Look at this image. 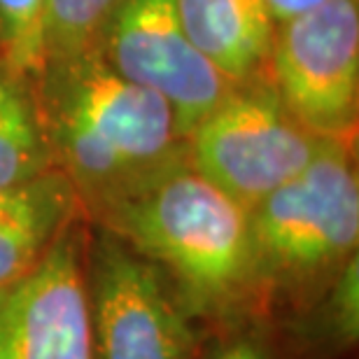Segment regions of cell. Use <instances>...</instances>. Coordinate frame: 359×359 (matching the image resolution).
<instances>
[{"label": "cell", "mask_w": 359, "mask_h": 359, "mask_svg": "<svg viewBox=\"0 0 359 359\" xmlns=\"http://www.w3.org/2000/svg\"><path fill=\"white\" fill-rule=\"evenodd\" d=\"M196 359H322L299 346L285 325L269 313L203 327Z\"/></svg>", "instance_id": "obj_13"}, {"label": "cell", "mask_w": 359, "mask_h": 359, "mask_svg": "<svg viewBox=\"0 0 359 359\" xmlns=\"http://www.w3.org/2000/svg\"><path fill=\"white\" fill-rule=\"evenodd\" d=\"M47 0H0V59L24 73L42 63Z\"/></svg>", "instance_id": "obj_15"}, {"label": "cell", "mask_w": 359, "mask_h": 359, "mask_svg": "<svg viewBox=\"0 0 359 359\" xmlns=\"http://www.w3.org/2000/svg\"><path fill=\"white\" fill-rule=\"evenodd\" d=\"M56 168L33 75L0 59V191Z\"/></svg>", "instance_id": "obj_11"}, {"label": "cell", "mask_w": 359, "mask_h": 359, "mask_svg": "<svg viewBox=\"0 0 359 359\" xmlns=\"http://www.w3.org/2000/svg\"><path fill=\"white\" fill-rule=\"evenodd\" d=\"M194 49L231 84L269 80L278 24L264 0H175Z\"/></svg>", "instance_id": "obj_9"}, {"label": "cell", "mask_w": 359, "mask_h": 359, "mask_svg": "<svg viewBox=\"0 0 359 359\" xmlns=\"http://www.w3.org/2000/svg\"><path fill=\"white\" fill-rule=\"evenodd\" d=\"M33 89L54 166L89 222L187 163L170 105L93 49L42 61Z\"/></svg>", "instance_id": "obj_1"}, {"label": "cell", "mask_w": 359, "mask_h": 359, "mask_svg": "<svg viewBox=\"0 0 359 359\" xmlns=\"http://www.w3.org/2000/svg\"><path fill=\"white\" fill-rule=\"evenodd\" d=\"M248 224L264 313L311 306L359 257L355 140H327L297 177L250 208Z\"/></svg>", "instance_id": "obj_3"}, {"label": "cell", "mask_w": 359, "mask_h": 359, "mask_svg": "<svg viewBox=\"0 0 359 359\" xmlns=\"http://www.w3.org/2000/svg\"><path fill=\"white\" fill-rule=\"evenodd\" d=\"M87 245L82 217L38 266L0 290V359H93Z\"/></svg>", "instance_id": "obj_8"}, {"label": "cell", "mask_w": 359, "mask_h": 359, "mask_svg": "<svg viewBox=\"0 0 359 359\" xmlns=\"http://www.w3.org/2000/svg\"><path fill=\"white\" fill-rule=\"evenodd\" d=\"M264 3L269 5L276 24H285V21H290L294 17H299V14L322 5L325 0H264Z\"/></svg>", "instance_id": "obj_16"}, {"label": "cell", "mask_w": 359, "mask_h": 359, "mask_svg": "<svg viewBox=\"0 0 359 359\" xmlns=\"http://www.w3.org/2000/svg\"><path fill=\"white\" fill-rule=\"evenodd\" d=\"M87 285L93 359L198 357L203 325L159 269L96 224H89Z\"/></svg>", "instance_id": "obj_5"}, {"label": "cell", "mask_w": 359, "mask_h": 359, "mask_svg": "<svg viewBox=\"0 0 359 359\" xmlns=\"http://www.w3.org/2000/svg\"><path fill=\"white\" fill-rule=\"evenodd\" d=\"M89 224L107 229L159 269L203 327L264 313L248 210L189 163Z\"/></svg>", "instance_id": "obj_2"}, {"label": "cell", "mask_w": 359, "mask_h": 359, "mask_svg": "<svg viewBox=\"0 0 359 359\" xmlns=\"http://www.w3.org/2000/svg\"><path fill=\"white\" fill-rule=\"evenodd\" d=\"M273 318L308 353L322 359H350L359 343V257L348 262L311 306Z\"/></svg>", "instance_id": "obj_12"}, {"label": "cell", "mask_w": 359, "mask_h": 359, "mask_svg": "<svg viewBox=\"0 0 359 359\" xmlns=\"http://www.w3.org/2000/svg\"><path fill=\"white\" fill-rule=\"evenodd\" d=\"M187 163L245 210L297 177L327 140L301 126L269 80L236 87L187 133Z\"/></svg>", "instance_id": "obj_4"}, {"label": "cell", "mask_w": 359, "mask_h": 359, "mask_svg": "<svg viewBox=\"0 0 359 359\" xmlns=\"http://www.w3.org/2000/svg\"><path fill=\"white\" fill-rule=\"evenodd\" d=\"M269 82L311 133L357 140L359 0H325L278 24Z\"/></svg>", "instance_id": "obj_6"}, {"label": "cell", "mask_w": 359, "mask_h": 359, "mask_svg": "<svg viewBox=\"0 0 359 359\" xmlns=\"http://www.w3.org/2000/svg\"><path fill=\"white\" fill-rule=\"evenodd\" d=\"M82 217L80 198L59 168L0 191V290L38 266L59 236Z\"/></svg>", "instance_id": "obj_10"}, {"label": "cell", "mask_w": 359, "mask_h": 359, "mask_svg": "<svg viewBox=\"0 0 359 359\" xmlns=\"http://www.w3.org/2000/svg\"><path fill=\"white\" fill-rule=\"evenodd\" d=\"M91 49L121 77L159 93L184 138L236 87L194 49L175 0H119Z\"/></svg>", "instance_id": "obj_7"}, {"label": "cell", "mask_w": 359, "mask_h": 359, "mask_svg": "<svg viewBox=\"0 0 359 359\" xmlns=\"http://www.w3.org/2000/svg\"><path fill=\"white\" fill-rule=\"evenodd\" d=\"M119 0H47L42 61L91 49Z\"/></svg>", "instance_id": "obj_14"}]
</instances>
